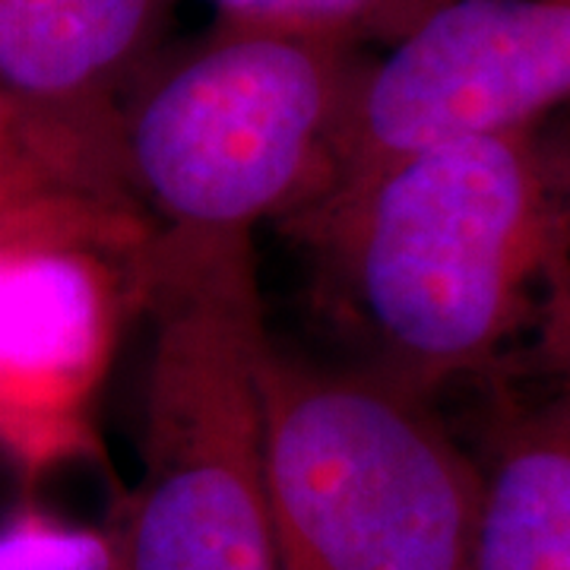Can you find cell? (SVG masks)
<instances>
[{"mask_svg": "<svg viewBox=\"0 0 570 570\" xmlns=\"http://www.w3.org/2000/svg\"><path fill=\"white\" fill-rule=\"evenodd\" d=\"M223 20L269 26L355 48L393 45L448 0H213Z\"/></svg>", "mask_w": 570, "mask_h": 570, "instance_id": "30bf717a", "label": "cell"}, {"mask_svg": "<svg viewBox=\"0 0 570 570\" xmlns=\"http://www.w3.org/2000/svg\"><path fill=\"white\" fill-rule=\"evenodd\" d=\"M564 102L570 0H448L367 58L333 187L422 149L539 127Z\"/></svg>", "mask_w": 570, "mask_h": 570, "instance_id": "5b68a950", "label": "cell"}, {"mask_svg": "<svg viewBox=\"0 0 570 570\" xmlns=\"http://www.w3.org/2000/svg\"><path fill=\"white\" fill-rule=\"evenodd\" d=\"M358 367L434 400L535 324L570 269V156L539 127L448 142L302 213Z\"/></svg>", "mask_w": 570, "mask_h": 570, "instance_id": "6da1fadb", "label": "cell"}, {"mask_svg": "<svg viewBox=\"0 0 570 570\" xmlns=\"http://www.w3.org/2000/svg\"><path fill=\"white\" fill-rule=\"evenodd\" d=\"M0 570H118V551L111 532L22 508L0 527Z\"/></svg>", "mask_w": 570, "mask_h": 570, "instance_id": "8fae6325", "label": "cell"}, {"mask_svg": "<svg viewBox=\"0 0 570 570\" xmlns=\"http://www.w3.org/2000/svg\"><path fill=\"white\" fill-rule=\"evenodd\" d=\"M365 48L216 17L127 89L118 156L127 194L163 228L250 232L298 219L340 168Z\"/></svg>", "mask_w": 570, "mask_h": 570, "instance_id": "3957f363", "label": "cell"}, {"mask_svg": "<svg viewBox=\"0 0 570 570\" xmlns=\"http://www.w3.org/2000/svg\"><path fill=\"white\" fill-rule=\"evenodd\" d=\"M140 254L0 247V453L26 475L96 448L92 403L118 346L124 302L137 292Z\"/></svg>", "mask_w": 570, "mask_h": 570, "instance_id": "8992f818", "label": "cell"}, {"mask_svg": "<svg viewBox=\"0 0 570 570\" xmlns=\"http://www.w3.org/2000/svg\"><path fill=\"white\" fill-rule=\"evenodd\" d=\"M264 479L279 570H469L479 466L428 396L273 346Z\"/></svg>", "mask_w": 570, "mask_h": 570, "instance_id": "277c9868", "label": "cell"}, {"mask_svg": "<svg viewBox=\"0 0 570 570\" xmlns=\"http://www.w3.org/2000/svg\"><path fill=\"white\" fill-rule=\"evenodd\" d=\"M149 235L140 209L73 187L0 111V247L96 245L140 254Z\"/></svg>", "mask_w": 570, "mask_h": 570, "instance_id": "9c48e42d", "label": "cell"}, {"mask_svg": "<svg viewBox=\"0 0 570 570\" xmlns=\"http://www.w3.org/2000/svg\"><path fill=\"white\" fill-rule=\"evenodd\" d=\"M532 352L551 390L513 412L475 456L469 570H570V283L539 311Z\"/></svg>", "mask_w": 570, "mask_h": 570, "instance_id": "ba28073f", "label": "cell"}, {"mask_svg": "<svg viewBox=\"0 0 570 570\" xmlns=\"http://www.w3.org/2000/svg\"><path fill=\"white\" fill-rule=\"evenodd\" d=\"M153 324L140 482L118 570H279L264 479V326L250 232L159 228L137 261Z\"/></svg>", "mask_w": 570, "mask_h": 570, "instance_id": "7a4b0ae2", "label": "cell"}, {"mask_svg": "<svg viewBox=\"0 0 570 570\" xmlns=\"http://www.w3.org/2000/svg\"><path fill=\"white\" fill-rule=\"evenodd\" d=\"M171 0H0V111L73 187L127 194L118 121Z\"/></svg>", "mask_w": 570, "mask_h": 570, "instance_id": "52a82bcc", "label": "cell"}]
</instances>
